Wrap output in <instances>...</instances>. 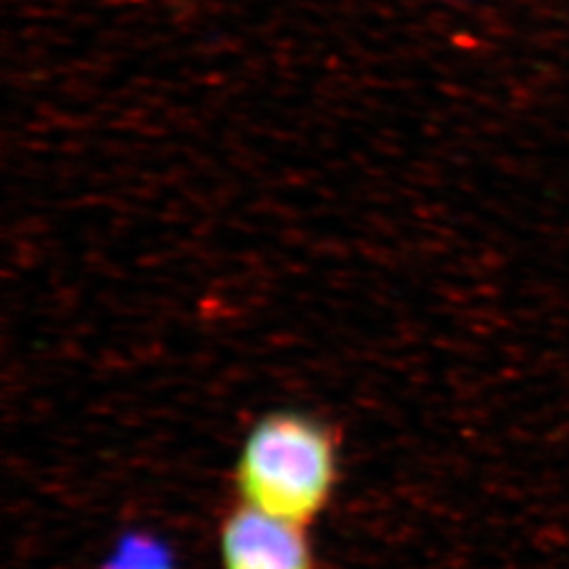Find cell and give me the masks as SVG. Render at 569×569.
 Returning <instances> with one entry per match:
<instances>
[{"instance_id":"6da1fadb","label":"cell","mask_w":569,"mask_h":569,"mask_svg":"<svg viewBox=\"0 0 569 569\" xmlns=\"http://www.w3.org/2000/svg\"><path fill=\"white\" fill-rule=\"evenodd\" d=\"M234 479L247 507L308 526L336 488L333 435L298 411L268 413L244 437Z\"/></svg>"},{"instance_id":"7a4b0ae2","label":"cell","mask_w":569,"mask_h":569,"mask_svg":"<svg viewBox=\"0 0 569 569\" xmlns=\"http://www.w3.org/2000/svg\"><path fill=\"white\" fill-rule=\"evenodd\" d=\"M224 569H315L305 526L243 505L220 531Z\"/></svg>"},{"instance_id":"3957f363","label":"cell","mask_w":569,"mask_h":569,"mask_svg":"<svg viewBox=\"0 0 569 569\" xmlns=\"http://www.w3.org/2000/svg\"><path fill=\"white\" fill-rule=\"evenodd\" d=\"M103 569H173V561L159 542L136 536L121 542Z\"/></svg>"}]
</instances>
